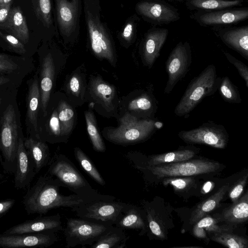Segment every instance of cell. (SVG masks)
Wrapping results in <instances>:
<instances>
[{
  "mask_svg": "<svg viewBox=\"0 0 248 248\" xmlns=\"http://www.w3.org/2000/svg\"><path fill=\"white\" fill-rule=\"evenodd\" d=\"M61 186L58 182L47 173L38 177L23 198L22 203L27 214H45L53 208L61 207L73 209L88 202L75 194L62 195L59 192Z\"/></svg>",
  "mask_w": 248,
  "mask_h": 248,
  "instance_id": "obj_1",
  "label": "cell"
},
{
  "mask_svg": "<svg viewBox=\"0 0 248 248\" xmlns=\"http://www.w3.org/2000/svg\"><path fill=\"white\" fill-rule=\"evenodd\" d=\"M47 173L61 186L67 188L88 202L96 200H114L116 198L99 193L93 189L65 155L60 154L50 159Z\"/></svg>",
  "mask_w": 248,
  "mask_h": 248,
  "instance_id": "obj_2",
  "label": "cell"
},
{
  "mask_svg": "<svg viewBox=\"0 0 248 248\" xmlns=\"http://www.w3.org/2000/svg\"><path fill=\"white\" fill-rule=\"evenodd\" d=\"M218 81L215 66L208 65L189 83L174 109V114L179 117L186 116L204 97L217 90Z\"/></svg>",
  "mask_w": 248,
  "mask_h": 248,
  "instance_id": "obj_3",
  "label": "cell"
},
{
  "mask_svg": "<svg viewBox=\"0 0 248 248\" xmlns=\"http://www.w3.org/2000/svg\"><path fill=\"white\" fill-rule=\"evenodd\" d=\"M84 13L91 47L94 54L112 64L115 57L110 36L101 22L98 0H84Z\"/></svg>",
  "mask_w": 248,
  "mask_h": 248,
  "instance_id": "obj_4",
  "label": "cell"
},
{
  "mask_svg": "<svg viewBox=\"0 0 248 248\" xmlns=\"http://www.w3.org/2000/svg\"><path fill=\"white\" fill-rule=\"evenodd\" d=\"M116 128L108 130L106 138L111 142L127 144L141 141L151 135L162 124L152 119H140L127 112L120 120Z\"/></svg>",
  "mask_w": 248,
  "mask_h": 248,
  "instance_id": "obj_5",
  "label": "cell"
},
{
  "mask_svg": "<svg viewBox=\"0 0 248 248\" xmlns=\"http://www.w3.org/2000/svg\"><path fill=\"white\" fill-rule=\"evenodd\" d=\"M18 138L15 109L12 105H9L3 114L0 130L2 164L7 172L15 174L16 172Z\"/></svg>",
  "mask_w": 248,
  "mask_h": 248,
  "instance_id": "obj_6",
  "label": "cell"
},
{
  "mask_svg": "<svg viewBox=\"0 0 248 248\" xmlns=\"http://www.w3.org/2000/svg\"><path fill=\"white\" fill-rule=\"evenodd\" d=\"M115 200L85 202L72 210L79 218L106 226H113L128 204Z\"/></svg>",
  "mask_w": 248,
  "mask_h": 248,
  "instance_id": "obj_7",
  "label": "cell"
},
{
  "mask_svg": "<svg viewBox=\"0 0 248 248\" xmlns=\"http://www.w3.org/2000/svg\"><path fill=\"white\" fill-rule=\"evenodd\" d=\"M111 226L92 222L80 218L67 219L64 231L66 247L92 245Z\"/></svg>",
  "mask_w": 248,
  "mask_h": 248,
  "instance_id": "obj_8",
  "label": "cell"
},
{
  "mask_svg": "<svg viewBox=\"0 0 248 248\" xmlns=\"http://www.w3.org/2000/svg\"><path fill=\"white\" fill-rule=\"evenodd\" d=\"M220 166L218 162L195 159L148 166L147 168L157 178H162L209 173L216 171Z\"/></svg>",
  "mask_w": 248,
  "mask_h": 248,
  "instance_id": "obj_9",
  "label": "cell"
},
{
  "mask_svg": "<svg viewBox=\"0 0 248 248\" xmlns=\"http://www.w3.org/2000/svg\"><path fill=\"white\" fill-rule=\"evenodd\" d=\"M192 62V53L190 44L180 42L170 53L165 64L168 79L164 89L169 94L177 83L188 71Z\"/></svg>",
  "mask_w": 248,
  "mask_h": 248,
  "instance_id": "obj_10",
  "label": "cell"
},
{
  "mask_svg": "<svg viewBox=\"0 0 248 248\" xmlns=\"http://www.w3.org/2000/svg\"><path fill=\"white\" fill-rule=\"evenodd\" d=\"M178 135L186 143L205 144L218 149L226 147L229 138L225 127L213 122L203 123L191 130H182Z\"/></svg>",
  "mask_w": 248,
  "mask_h": 248,
  "instance_id": "obj_11",
  "label": "cell"
},
{
  "mask_svg": "<svg viewBox=\"0 0 248 248\" xmlns=\"http://www.w3.org/2000/svg\"><path fill=\"white\" fill-rule=\"evenodd\" d=\"M190 17L203 27L228 26L247 20L248 8L195 11Z\"/></svg>",
  "mask_w": 248,
  "mask_h": 248,
  "instance_id": "obj_12",
  "label": "cell"
},
{
  "mask_svg": "<svg viewBox=\"0 0 248 248\" xmlns=\"http://www.w3.org/2000/svg\"><path fill=\"white\" fill-rule=\"evenodd\" d=\"M136 9L145 20L156 25L169 24L180 18L178 10L162 0L140 1Z\"/></svg>",
  "mask_w": 248,
  "mask_h": 248,
  "instance_id": "obj_13",
  "label": "cell"
},
{
  "mask_svg": "<svg viewBox=\"0 0 248 248\" xmlns=\"http://www.w3.org/2000/svg\"><path fill=\"white\" fill-rule=\"evenodd\" d=\"M57 241L58 237L55 232L0 234V247L5 248H47Z\"/></svg>",
  "mask_w": 248,
  "mask_h": 248,
  "instance_id": "obj_14",
  "label": "cell"
},
{
  "mask_svg": "<svg viewBox=\"0 0 248 248\" xmlns=\"http://www.w3.org/2000/svg\"><path fill=\"white\" fill-rule=\"evenodd\" d=\"M59 214L50 216L39 217L26 220L6 230L5 234H22L42 232H55L63 230Z\"/></svg>",
  "mask_w": 248,
  "mask_h": 248,
  "instance_id": "obj_15",
  "label": "cell"
},
{
  "mask_svg": "<svg viewBox=\"0 0 248 248\" xmlns=\"http://www.w3.org/2000/svg\"><path fill=\"white\" fill-rule=\"evenodd\" d=\"M214 31L222 42L248 61V26L215 27Z\"/></svg>",
  "mask_w": 248,
  "mask_h": 248,
  "instance_id": "obj_16",
  "label": "cell"
},
{
  "mask_svg": "<svg viewBox=\"0 0 248 248\" xmlns=\"http://www.w3.org/2000/svg\"><path fill=\"white\" fill-rule=\"evenodd\" d=\"M60 31L69 37L75 32L79 14L80 0H55Z\"/></svg>",
  "mask_w": 248,
  "mask_h": 248,
  "instance_id": "obj_17",
  "label": "cell"
},
{
  "mask_svg": "<svg viewBox=\"0 0 248 248\" xmlns=\"http://www.w3.org/2000/svg\"><path fill=\"white\" fill-rule=\"evenodd\" d=\"M36 174L32 158L26 149L24 140L19 137L17 150V164L15 173V186L17 189L27 187Z\"/></svg>",
  "mask_w": 248,
  "mask_h": 248,
  "instance_id": "obj_18",
  "label": "cell"
},
{
  "mask_svg": "<svg viewBox=\"0 0 248 248\" xmlns=\"http://www.w3.org/2000/svg\"><path fill=\"white\" fill-rule=\"evenodd\" d=\"M169 31L165 28H153L145 34L142 47V57L145 64L151 68L160 55L166 42Z\"/></svg>",
  "mask_w": 248,
  "mask_h": 248,
  "instance_id": "obj_19",
  "label": "cell"
},
{
  "mask_svg": "<svg viewBox=\"0 0 248 248\" xmlns=\"http://www.w3.org/2000/svg\"><path fill=\"white\" fill-rule=\"evenodd\" d=\"M54 64L52 55L47 54L44 58L41 68L40 81V103L42 110L45 116L50 99L54 76Z\"/></svg>",
  "mask_w": 248,
  "mask_h": 248,
  "instance_id": "obj_20",
  "label": "cell"
},
{
  "mask_svg": "<svg viewBox=\"0 0 248 248\" xmlns=\"http://www.w3.org/2000/svg\"><path fill=\"white\" fill-rule=\"evenodd\" d=\"M0 28L7 31L24 44L29 41L28 27L19 6L11 8L7 20Z\"/></svg>",
  "mask_w": 248,
  "mask_h": 248,
  "instance_id": "obj_21",
  "label": "cell"
},
{
  "mask_svg": "<svg viewBox=\"0 0 248 248\" xmlns=\"http://www.w3.org/2000/svg\"><path fill=\"white\" fill-rule=\"evenodd\" d=\"M90 93L94 99L106 110L113 111L115 88L100 78H94L90 83Z\"/></svg>",
  "mask_w": 248,
  "mask_h": 248,
  "instance_id": "obj_22",
  "label": "cell"
},
{
  "mask_svg": "<svg viewBox=\"0 0 248 248\" xmlns=\"http://www.w3.org/2000/svg\"><path fill=\"white\" fill-rule=\"evenodd\" d=\"M24 145L33 160L37 174L49 164L50 157L48 147L43 140L32 137L25 139Z\"/></svg>",
  "mask_w": 248,
  "mask_h": 248,
  "instance_id": "obj_23",
  "label": "cell"
},
{
  "mask_svg": "<svg viewBox=\"0 0 248 248\" xmlns=\"http://www.w3.org/2000/svg\"><path fill=\"white\" fill-rule=\"evenodd\" d=\"M40 101V91L37 77L35 76L29 88L27 98V120L36 132L34 139L40 140L38 134L37 116Z\"/></svg>",
  "mask_w": 248,
  "mask_h": 248,
  "instance_id": "obj_24",
  "label": "cell"
},
{
  "mask_svg": "<svg viewBox=\"0 0 248 248\" xmlns=\"http://www.w3.org/2000/svg\"><path fill=\"white\" fill-rule=\"evenodd\" d=\"M129 236L124 230L116 226H110L91 246L92 248H124Z\"/></svg>",
  "mask_w": 248,
  "mask_h": 248,
  "instance_id": "obj_25",
  "label": "cell"
},
{
  "mask_svg": "<svg viewBox=\"0 0 248 248\" xmlns=\"http://www.w3.org/2000/svg\"><path fill=\"white\" fill-rule=\"evenodd\" d=\"M115 226L123 230H145L146 224L138 208L133 205L128 204L119 217Z\"/></svg>",
  "mask_w": 248,
  "mask_h": 248,
  "instance_id": "obj_26",
  "label": "cell"
},
{
  "mask_svg": "<svg viewBox=\"0 0 248 248\" xmlns=\"http://www.w3.org/2000/svg\"><path fill=\"white\" fill-rule=\"evenodd\" d=\"M229 187L228 185L223 186L213 195L200 203L191 214L190 223H195L208 213L217 208L228 190Z\"/></svg>",
  "mask_w": 248,
  "mask_h": 248,
  "instance_id": "obj_27",
  "label": "cell"
},
{
  "mask_svg": "<svg viewBox=\"0 0 248 248\" xmlns=\"http://www.w3.org/2000/svg\"><path fill=\"white\" fill-rule=\"evenodd\" d=\"M244 0H186L185 5L191 11H207L232 8L242 5Z\"/></svg>",
  "mask_w": 248,
  "mask_h": 248,
  "instance_id": "obj_28",
  "label": "cell"
},
{
  "mask_svg": "<svg viewBox=\"0 0 248 248\" xmlns=\"http://www.w3.org/2000/svg\"><path fill=\"white\" fill-rule=\"evenodd\" d=\"M224 220L229 223H240L246 221L248 218V194L247 192L222 213Z\"/></svg>",
  "mask_w": 248,
  "mask_h": 248,
  "instance_id": "obj_29",
  "label": "cell"
},
{
  "mask_svg": "<svg viewBox=\"0 0 248 248\" xmlns=\"http://www.w3.org/2000/svg\"><path fill=\"white\" fill-rule=\"evenodd\" d=\"M129 109L141 113L145 119H151L155 113L157 105L153 95L145 93L133 99L128 104Z\"/></svg>",
  "mask_w": 248,
  "mask_h": 248,
  "instance_id": "obj_30",
  "label": "cell"
},
{
  "mask_svg": "<svg viewBox=\"0 0 248 248\" xmlns=\"http://www.w3.org/2000/svg\"><path fill=\"white\" fill-rule=\"evenodd\" d=\"M195 154L191 149H182L162 154L155 155L149 156L148 166H155L166 163L178 162L188 160Z\"/></svg>",
  "mask_w": 248,
  "mask_h": 248,
  "instance_id": "obj_31",
  "label": "cell"
},
{
  "mask_svg": "<svg viewBox=\"0 0 248 248\" xmlns=\"http://www.w3.org/2000/svg\"><path fill=\"white\" fill-rule=\"evenodd\" d=\"M215 218L206 216L202 217L197 222L193 229L194 236L199 238H205L207 232H228L229 229L219 226Z\"/></svg>",
  "mask_w": 248,
  "mask_h": 248,
  "instance_id": "obj_32",
  "label": "cell"
},
{
  "mask_svg": "<svg viewBox=\"0 0 248 248\" xmlns=\"http://www.w3.org/2000/svg\"><path fill=\"white\" fill-rule=\"evenodd\" d=\"M57 112L62 137L67 136L71 132L74 125V110L66 102L62 101L59 104Z\"/></svg>",
  "mask_w": 248,
  "mask_h": 248,
  "instance_id": "obj_33",
  "label": "cell"
},
{
  "mask_svg": "<svg viewBox=\"0 0 248 248\" xmlns=\"http://www.w3.org/2000/svg\"><path fill=\"white\" fill-rule=\"evenodd\" d=\"M74 155L78 164L92 179L102 186L106 185L105 181L95 166L81 149L78 147L75 148Z\"/></svg>",
  "mask_w": 248,
  "mask_h": 248,
  "instance_id": "obj_34",
  "label": "cell"
},
{
  "mask_svg": "<svg viewBox=\"0 0 248 248\" xmlns=\"http://www.w3.org/2000/svg\"><path fill=\"white\" fill-rule=\"evenodd\" d=\"M217 90L226 102L233 104L241 102L240 94L237 87L232 82L228 77L219 78Z\"/></svg>",
  "mask_w": 248,
  "mask_h": 248,
  "instance_id": "obj_35",
  "label": "cell"
},
{
  "mask_svg": "<svg viewBox=\"0 0 248 248\" xmlns=\"http://www.w3.org/2000/svg\"><path fill=\"white\" fill-rule=\"evenodd\" d=\"M87 129L94 150L98 152H104L106 146L96 126L95 119L91 111L85 112Z\"/></svg>",
  "mask_w": 248,
  "mask_h": 248,
  "instance_id": "obj_36",
  "label": "cell"
},
{
  "mask_svg": "<svg viewBox=\"0 0 248 248\" xmlns=\"http://www.w3.org/2000/svg\"><path fill=\"white\" fill-rule=\"evenodd\" d=\"M212 239L229 248H247L248 240L241 236L227 232H215Z\"/></svg>",
  "mask_w": 248,
  "mask_h": 248,
  "instance_id": "obj_37",
  "label": "cell"
},
{
  "mask_svg": "<svg viewBox=\"0 0 248 248\" xmlns=\"http://www.w3.org/2000/svg\"><path fill=\"white\" fill-rule=\"evenodd\" d=\"M32 2L38 18L45 26L49 27L52 24L50 0H32Z\"/></svg>",
  "mask_w": 248,
  "mask_h": 248,
  "instance_id": "obj_38",
  "label": "cell"
},
{
  "mask_svg": "<svg viewBox=\"0 0 248 248\" xmlns=\"http://www.w3.org/2000/svg\"><path fill=\"white\" fill-rule=\"evenodd\" d=\"M192 178H168L164 180L163 183L164 186L170 185L175 190L182 191L189 187L193 183Z\"/></svg>",
  "mask_w": 248,
  "mask_h": 248,
  "instance_id": "obj_39",
  "label": "cell"
},
{
  "mask_svg": "<svg viewBox=\"0 0 248 248\" xmlns=\"http://www.w3.org/2000/svg\"><path fill=\"white\" fill-rule=\"evenodd\" d=\"M224 55L228 61L237 69L240 76L244 80L247 88H248V67L230 53L224 52Z\"/></svg>",
  "mask_w": 248,
  "mask_h": 248,
  "instance_id": "obj_40",
  "label": "cell"
},
{
  "mask_svg": "<svg viewBox=\"0 0 248 248\" xmlns=\"http://www.w3.org/2000/svg\"><path fill=\"white\" fill-rule=\"evenodd\" d=\"M146 217L149 228L152 233L160 238H165V234L164 229L154 217L151 210L147 209Z\"/></svg>",
  "mask_w": 248,
  "mask_h": 248,
  "instance_id": "obj_41",
  "label": "cell"
},
{
  "mask_svg": "<svg viewBox=\"0 0 248 248\" xmlns=\"http://www.w3.org/2000/svg\"><path fill=\"white\" fill-rule=\"evenodd\" d=\"M0 36L16 52L24 53L26 49L24 44L16 37L11 34L3 33L0 31Z\"/></svg>",
  "mask_w": 248,
  "mask_h": 248,
  "instance_id": "obj_42",
  "label": "cell"
},
{
  "mask_svg": "<svg viewBox=\"0 0 248 248\" xmlns=\"http://www.w3.org/2000/svg\"><path fill=\"white\" fill-rule=\"evenodd\" d=\"M247 179L248 175L247 174L239 179L230 189L229 197L232 203H234L237 201L242 194L247 182Z\"/></svg>",
  "mask_w": 248,
  "mask_h": 248,
  "instance_id": "obj_43",
  "label": "cell"
},
{
  "mask_svg": "<svg viewBox=\"0 0 248 248\" xmlns=\"http://www.w3.org/2000/svg\"><path fill=\"white\" fill-rule=\"evenodd\" d=\"M17 68V64L12 60L0 53V72H12Z\"/></svg>",
  "mask_w": 248,
  "mask_h": 248,
  "instance_id": "obj_44",
  "label": "cell"
},
{
  "mask_svg": "<svg viewBox=\"0 0 248 248\" xmlns=\"http://www.w3.org/2000/svg\"><path fill=\"white\" fill-rule=\"evenodd\" d=\"M49 124L50 130L52 135L57 137H62L57 110H55L53 112Z\"/></svg>",
  "mask_w": 248,
  "mask_h": 248,
  "instance_id": "obj_45",
  "label": "cell"
},
{
  "mask_svg": "<svg viewBox=\"0 0 248 248\" xmlns=\"http://www.w3.org/2000/svg\"><path fill=\"white\" fill-rule=\"evenodd\" d=\"M16 200L8 199L0 201V218L4 216L14 206Z\"/></svg>",
  "mask_w": 248,
  "mask_h": 248,
  "instance_id": "obj_46",
  "label": "cell"
},
{
  "mask_svg": "<svg viewBox=\"0 0 248 248\" xmlns=\"http://www.w3.org/2000/svg\"><path fill=\"white\" fill-rule=\"evenodd\" d=\"M12 3L0 6V27L7 20L11 10Z\"/></svg>",
  "mask_w": 248,
  "mask_h": 248,
  "instance_id": "obj_47",
  "label": "cell"
},
{
  "mask_svg": "<svg viewBox=\"0 0 248 248\" xmlns=\"http://www.w3.org/2000/svg\"><path fill=\"white\" fill-rule=\"evenodd\" d=\"M69 86L70 91L73 94L75 95L79 94L80 89V83L78 76L75 75L71 78Z\"/></svg>",
  "mask_w": 248,
  "mask_h": 248,
  "instance_id": "obj_48",
  "label": "cell"
},
{
  "mask_svg": "<svg viewBox=\"0 0 248 248\" xmlns=\"http://www.w3.org/2000/svg\"><path fill=\"white\" fill-rule=\"evenodd\" d=\"M134 24L133 22H128L124 27L122 36L126 40L129 41L134 34Z\"/></svg>",
  "mask_w": 248,
  "mask_h": 248,
  "instance_id": "obj_49",
  "label": "cell"
},
{
  "mask_svg": "<svg viewBox=\"0 0 248 248\" xmlns=\"http://www.w3.org/2000/svg\"><path fill=\"white\" fill-rule=\"evenodd\" d=\"M212 184L210 182H207L205 184L203 187V190L205 192H208L210 190L212 186Z\"/></svg>",
  "mask_w": 248,
  "mask_h": 248,
  "instance_id": "obj_50",
  "label": "cell"
},
{
  "mask_svg": "<svg viewBox=\"0 0 248 248\" xmlns=\"http://www.w3.org/2000/svg\"><path fill=\"white\" fill-rule=\"evenodd\" d=\"M9 81V79L3 77H0V86Z\"/></svg>",
  "mask_w": 248,
  "mask_h": 248,
  "instance_id": "obj_51",
  "label": "cell"
},
{
  "mask_svg": "<svg viewBox=\"0 0 248 248\" xmlns=\"http://www.w3.org/2000/svg\"><path fill=\"white\" fill-rule=\"evenodd\" d=\"M12 0H0V6L7 5L12 3Z\"/></svg>",
  "mask_w": 248,
  "mask_h": 248,
  "instance_id": "obj_52",
  "label": "cell"
},
{
  "mask_svg": "<svg viewBox=\"0 0 248 248\" xmlns=\"http://www.w3.org/2000/svg\"><path fill=\"white\" fill-rule=\"evenodd\" d=\"M169 1H186V0H167Z\"/></svg>",
  "mask_w": 248,
  "mask_h": 248,
  "instance_id": "obj_53",
  "label": "cell"
},
{
  "mask_svg": "<svg viewBox=\"0 0 248 248\" xmlns=\"http://www.w3.org/2000/svg\"><path fill=\"white\" fill-rule=\"evenodd\" d=\"M3 178V176L0 171V179H2Z\"/></svg>",
  "mask_w": 248,
  "mask_h": 248,
  "instance_id": "obj_54",
  "label": "cell"
},
{
  "mask_svg": "<svg viewBox=\"0 0 248 248\" xmlns=\"http://www.w3.org/2000/svg\"></svg>",
  "mask_w": 248,
  "mask_h": 248,
  "instance_id": "obj_55",
  "label": "cell"
}]
</instances>
